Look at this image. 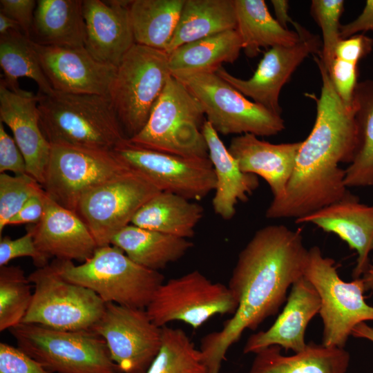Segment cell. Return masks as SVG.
Returning a JSON list of instances; mask_svg holds the SVG:
<instances>
[{"mask_svg": "<svg viewBox=\"0 0 373 373\" xmlns=\"http://www.w3.org/2000/svg\"><path fill=\"white\" fill-rule=\"evenodd\" d=\"M307 251L300 231L283 224L256 231L240 252L227 285L238 303L236 312L220 330L201 338L207 373H220L228 350L243 332L277 314L289 287L303 276Z\"/></svg>", "mask_w": 373, "mask_h": 373, "instance_id": "6da1fadb", "label": "cell"}, {"mask_svg": "<svg viewBox=\"0 0 373 373\" xmlns=\"http://www.w3.org/2000/svg\"><path fill=\"white\" fill-rule=\"evenodd\" d=\"M322 86L316 101V117L307 137L302 141L295 168L284 195L273 199L265 216L269 219L298 218L343 199L349 191L345 169L357 146L355 108H348L337 95L321 57L314 55Z\"/></svg>", "mask_w": 373, "mask_h": 373, "instance_id": "7a4b0ae2", "label": "cell"}, {"mask_svg": "<svg viewBox=\"0 0 373 373\" xmlns=\"http://www.w3.org/2000/svg\"><path fill=\"white\" fill-rule=\"evenodd\" d=\"M37 95L40 126L50 144L113 150L126 138L108 95Z\"/></svg>", "mask_w": 373, "mask_h": 373, "instance_id": "3957f363", "label": "cell"}, {"mask_svg": "<svg viewBox=\"0 0 373 373\" xmlns=\"http://www.w3.org/2000/svg\"><path fill=\"white\" fill-rule=\"evenodd\" d=\"M59 271L67 280L95 292L106 303L146 309L164 276L131 260L119 247H98L82 264L55 259Z\"/></svg>", "mask_w": 373, "mask_h": 373, "instance_id": "277c9868", "label": "cell"}, {"mask_svg": "<svg viewBox=\"0 0 373 373\" xmlns=\"http://www.w3.org/2000/svg\"><path fill=\"white\" fill-rule=\"evenodd\" d=\"M204 113L198 101L171 76L144 128L128 139L143 148L194 158H209L202 133Z\"/></svg>", "mask_w": 373, "mask_h": 373, "instance_id": "5b68a950", "label": "cell"}, {"mask_svg": "<svg viewBox=\"0 0 373 373\" xmlns=\"http://www.w3.org/2000/svg\"><path fill=\"white\" fill-rule=\"evenodd\" d=\"M171 76L165 51L135 44L124 55L108 96L127 139L146 125Z\"/></svg>", "mask_w": 373, "mask_h": 373, "instance_id": "8992f818", "label": "cell"}, {"mask_svg": "<svg viewBox=\"0 0 373 373\" xmlns=\"http://www.w3.org/2000/svg\"><path fill=\"white\" fill-rule=\"evenodd\" d=\"M9 331L17 347L51 373H120L104 339L93 330L20 323Z\"/></svg>", "mask_w": 373, "mask_h": 373, "instance_id": "52a82bcc", "label": "cell"}, {"mask_svg": "<svg viewBox=\"0 0 373 373\" xmlns=\"http://www.w3.org/2000/svg\"><path fill=\"white\" fill-rule=\"evenodd\" d=\"M198 101L218 134L269 137L285 129L281 115L247 99L216 73H173Z\"/></svg>", "mask_w": 373, "mask_h": 373, "instance_id": "ba28073f", "label": "cell"}, {"mask_svg": "<svg viewBox=\"0 0 373 373\" xmlns=\"http://www.w3.org/2000/svg\"><path fill=\"white\" fill-rule=\"evenodd\" d=\"M303 276L320 298L318 314L323 324L322 344L345 348L356 325L373 321V307L365 300L363 294L366 291L363 280H342L335 261L324 256L317 246L308 249Z\"/></svg>", "mask_w": 373, "mask_h": 373, "instance_id": "9c48e42d", "label": "cell"}, {"mask_svg": "<svg viewBox=\"0 0 373 373\" xmlns=\"http://www.w3.org/2000/svg\"><path fill=\"white\" fill-rule=\"evenodd\" d=\"M28 277L34 290L21 323L60 330H92L104 312L106 303L90 289L65 279L54 260Z\"/></svg>", "mask_w": 373, "mask_h": 373, "instance_id": "30bf717a", "label": "cell"}, {"mask_svg": "<svg viewBox=\"0 0 373 373\" xmlns=\"http://www.w3.org/2000/svg\"><path fill=\"white\" fill-rule=\"evenodd\" d=\"M160 191L141 173L130 169L83 194L75 212L97 247L108 245L131 223L139 209Z\"/></svg>", "mask_w": 373, "mask_h": 373, "instance_id": "8fae6325", "label": "cell"}, {"mask_svg": "<svg viewBox=\"0 0 373 373\" xmlns=\"http://www.w3.org/2000/svg\"><path fill=\"white\" fill-rule=\"evenodd\" d=\"M238 305L227 286L213 283L194 270L164 282L146 310L160 327L182 321L198 329L216 315H233Z\"/></svg>", "mask_w": 373, "mask_h": 373, "instance_id": "7c38bea8", "label": "cell"}, {"mask_svg": "<svg viewBox=\"0 0 373 373\" xmlns=\"http://www.w3.org/2000/svg\"><path fill=\"white\" fill-rule=\"evenodd\" d=\"M130 169L113 150L52 144L42 187L56 203L75 211L83 194Z\"/></svg>", "mask_w": 373, "mask_h": 373, "instance_id": "4fadbf2b", "label": "cell"}, {"mask_svg": "<svg viewBox=\"0 0 373 373\" xmlns=\"http://www.w3.org/2000/svg\"><path fill=\"white\" fill-rule=\"evenodd\" d=\"M113 151L129 167L141 173L161 191L196 201L216 187V175L209 158H194L136 146L127 138Z\"/></svg>", "mask_w": 373, "mask_h": 373, "instance_id": "5bb4252c", "label": "cell"}, {"mask_svg": "<svg viewBox=\"0 0 373 373\" xmlns=\"http://www.w3.org/2000/svg\"><path fill=\"white\" fill-rule=\"evenodd\" d=\"M93 331L102 336L120 373H146L162 343V329L146 309L106 303Z\"/></svg>", "mask_w": 373, "mask_h": 373, "instance_id": "9a60e30c", "label": "cell"}, {"mask_svg": "<svg viewBox=\"0 0 373 373\" xmlns=\"http://www.w3.org/2000/svg\"><path fill=\"white\" fill-rule=\"evenodd\" d=\"M299 41L293 46H277L265 52L253 76L248 79L236 77L222 66L216 73L243 95L269 111L281 115L279 96L298 66L309 55L321 54L322 41L300 25L293 23Z\"/></svg>", "mask_w": 373, "mask_h": 373, "instance_id": "2e32d148", "label": "cell"}, {"mask_svg": "<svg viewBox=\"0 0 373 373\" xmlns=\"http://www.w3.org/2000/svg\"><path fill=\"white\" fill-rule=\"evenodd\" d=\"M32 45L54 90L108 95L116 66L99 61L85 47L46 46L33 41Z\"/></svg>", "mask_w": 373, "mask_h": 373, "instance_id": "e0dca14e", "label": "cell"}, {"mask_svg": "<svg viewBox=\"0 0 373 373\" xmlns=\"http://www.w3.org/2000/svg\"><path fill=\"white\" fill-rule=\"evenodd\" d=\"M39 97L20 87L8 88L0 82V122L6 124L20 149L26 172L43 184L51 144L40 126Z\"/></svg>", "mask_w": 373, "mask_h": 373, "instance_id": "ac0fdd59", "label": "cell"}, {"mask_svg": "<svg viewBox=\"0 0 373 373\" xmlns=\"http://www.w3.org/2000/svg\"><path fill=\"white\" fill-rule=\"evenodd\" d=\"M131 1H83L84 47L99 61L117 67L135 44L129 14Z\"/></svg>", "mask_w": 373, "mask_h": 373, "instance_id": "d6986e66", "label": "cell"}, {"mask_svg": "<svg viewBox=\"0 0 373 373\" xmlns=\"http://www.w3.org/2000/svg\"><path fill=\"white\" fill-rule=\"evenodd\" d=\"M296 223H312L325 232L332 233L356 251L354 279L360 278L367 269L373 251V205L361 203L350 192L341 200L327 205Z\"/></svg>", "mask_w": 373, "mask_h": 373, "instance_id": "ffe728a7", "label": "cell"}, {"mask_svg": "<svg viewBox=\"0 0 373 373\" xmlns=\"http://www.w3.org/2000/svg\"><path fill=\"white\" fill-rule=\"evenodd\" d=\"M319 296L312 283L301 276L291 285L286 304L272 325L265 331L251 334L243 348L244 354L257 353L278 345L294 353L303 350L306 328L319 312Z\"/></svg>", "mask_w": 373, "mask_h": 373, "instance_id": "44dd1931", "label": "cell"}, {"mask_svg": "<svg viewBox=\"0 0 373 373\" xmlns=\"http://www.w3.org/2000/svg\"><path fill=\"white\" fill-rule=\"evenodd\" d=\"M30 227L37 248L50 258L84 262L98 247L76 213L58 204L47 194L42 219Z\"/></svg>", "mask_w": 373, "mask_h": 373, "instance_id": "7402d4cb", "label": "cell"}, {"mask_svg": "<svg viewBox=\"0 0 373 373\" xmlns=\"http://www.w3.org/2000/svg\"><path fill=\"white\" fill-rule=\"evenodd\" d=\"M301 143L271 144L247 133L233 137L228 149L242 171L263 178L273 199H278L284 195L292 175Z\"/></svg>", "mask_w": 373, "mask_h": 373, "instance_id": "603a6c76", "label": "cell"}, {"mask_svg": "<svg viewBox=\"0 0 373 373\" xmlns=\"http://www.w3.org/2000/svg\"><path fill=\"white\" fill-rule=\"evenodd\" d=\"M202 133L216 175L213 209L223 220H231L236 214L237 204L240 202L247 201L258 187V178L241 171L237 160L223 144L219 134L207 120L204 123Z\"/></svg>", "mask_w": 373, "mask_h": 373, "instance_id": "cb8c5ba5", "label": "cell"}, {"mask_svg": "<svg viewBox=\"0 0 373 373\" xmlns=\"http://www.w3.org/2000/svg\"><path fill=\"white\" fill-rule=\"evenodd\" d=\"M281 349L271 345L256 353L247 373H345L350 364L345 348L312 342L291 356L282 354Z\"/></svg>", "mask_w": 373, "mask_h": 373, "instance_id": "d4e9b609", "label": "cell"}, {"mask_svg": "<svg viewBox=\"0 0 373 373\" xmlns=\"http://www.w3.org/2000/svg\"><path fill=\"white\" fill-rule=\"evenodd\" d=\"M82 0H38L30 39L37 44L84 47L85 23Z\"/></svg>", "mask_w": 373, "mask_h": 373, "instance_id": "484cf974", "label": "cell"}, {"mask_svg": "<svg viewBox=\"0 0 373 373\" xmlns=\"http://www.w3.org/2000/svg\"><path fill=\"white\" fill-rule=\"evenodd\" d=\"M203 214V207L195 201L160 191L139 209L131 224L187 239L194 236Z\"/></svg>", "mask_w": 373, "mask_h": 373, "instance_id": "4316f807", "label": "cell"}, {"mask_svg": "<svg viewBox=\"0 0 373 373\" xmlns=\"http://www.w3.org/2000/svg\"><path fill=\"white\" fill-rule=\"evenodd\" d=\"M111 245L121 249L135 263L157 271L178 260L193 247L183 238L130 224L119 231Z\"/></svg>", "mask_w": 373, "mask_h": 373, "instance_id": "83f0119b", "label": "cell"}, {"mask_svg": "<svg viewBox=\"0 0 373 373\" xmlns=\"http://www.w3.org/2000/svg\"><path fill=\"white\" fill-rule=\"evenodd\" d=\"M236 28L234 0H185L166 52L169 54L184 44Z\"/></svg>", "mask_w": 373, "mask_h": 373, "instance_id": "f1b7e54d", "label": "cell"}, {"mask_svg": "<svg viewBox=\"0 0 373 373\" xmlns=\"http://www.w3.org/2000/svg\"><path fill=\"white\" fill-rule=\"evenodd\" d=\"M237 31L245 54L256 57L262 48L289 46L299 41L296 32L284 28L269 13L264 0H234Z\"/></svg>", "mask_w": 373, "mask_h": 373, "instance_id": "f546056e", "label": "cell"}, {"mask_svg": "<svg viewBox=\"0 0 373 373\" xmlns=\"http://www.w3.org/2000/svg\"><path fill=\"white\" fill-rule=\"evenodd\" d=\"M242 50L237 30H229L184 44L169 55L173 73H216L224 63H233Z\"/></svg>", "mask_w": 373, "mask_h": 373, "instance_id": "4dcf8cb0", "label": "cell"}, {"mask_svg": "<svg viewBox=\"0 0 373 373\" xmlns=\"http://www.w3.org/2000/svg\"><path fill=\"white\" fill-rule=\"evenodd\" d=\"M185 0H133L129 6L137 44L166 51Z\"/></svg>", "mask_w": 373, "mask_h": 373, "instance_id": "1f68e13d", "label": "cell"}, {"mask_svg": "<svg viewBox=\"0 0 373 373\" xmlns=\"http://www.w3.org/2000/svg\"><path fill=\"white\" fill-rule=\"evenodd\" d=\"M358 140L354 157L345 169L348 187L373 186V79L357 84L354 94Z\"/></svg>", "mask_w": 373, "mask_h": 373, "instance_id": "d6a6232c", "label": "cell"}, {"mask_svg": "<svg viewBox=\"0 0 373 373\" xmlns=\"http://www.w3.org/2000/svg\"><path fill=\"white\" fill-rule=\"evenodd\" d=\"M0 65L3 72L1 82L10 89L19 88L18 79L33 80L39 93L50 95L55 90L44 75L32 41L20 30L0 35Z\"/></svg>", "mask_w": 373, "mask_h": 373, "instance_id": "836d02e7", "label": "cell"}, {"mask_svg": "<svg viewBox=\"0 0 373 373\" xmlns=\"http://www.w3.org/2000/svg\"><path fill=\"white\" fill-rule=\"evenodd\" d=\"M160 350L146 373H207L201 354L184 330L162 327Z\"/></svg>", "mask_w": 373, "mask_h": 373, "instance_id": "e575fe53", "label": "cell"}, {"mask_svg": "<svg viewBox=\"0 0 373 373\" xmlns=\"http://www.w3.org/2000/svg\"><path fill=\"white\" fill-rule=\"evenodd\" d=\"M19 266L0 267V331L21 323L30 305L32 285Z\"/></svg>", "mask_w": 373, "mask_h": 373, "instance_id": "d590c367", "label": "cell"}, {"mask_svg": "<svg viewBox=\"0 0 373 373\" xmlns=\"http://www.w3.org/2000/svg\"><path fill=\"white\" fill-rule=\"evenodd\" d=\"M44 191L41 184L28 173H0V235L9 221L34 195Z\"/></svg>", "mask_w": 373, "mask_h": 373, "instance_id": "8d00e7d4", "label": "cell"}, {"mask_svg": "<svg viewBox=\"0 0 373 373\" xmlns=\"http://www.w3.org/2000/svg\"><path fill=\"white\" fill-rule=\"evenodd\" d=\"M344 9L343 0H313L310 12L322 31L320 57L329 72L334 59L340 37V18Z\"/></svg>", "mask_w": 373, "mask_h": 373, "instance_id": "74e56055", "label": "cell"}, {"mask_svg": "<svg viewBox=\"0 0 373 373\" xmlns=\"http://www.w3.org/2000/svg\"><path fill=\"white\" fill-rule=\"evenodd\" d=\"M30 257L37 268L49 264L50 257L42 253L37 247L32 229L28 226L26 233L17 239L8 236L0 238V267L8 265L17 258Z\"/></svg>", "mask_w": 373, "mask_h": 373, "instance_id": "f35d334b", "label": "cell"}, {"mask_svg": "<svg viewBox=\"0 0 373 373\" xmlns=\"http://www.w3.org/2000/svg\"><path fill=\"white\" fill-rule=\"evenodd\" d=\"M328 73L342 102L348 108H353L354 94L358 84L357 64L335 58Z\"/></svg>", "mask_w": 373, "mask_h": 373, "instance_id": "ab89813d", "label": "cell"}, {"mask_svg": "<svg viewBox=\"0 0 373 373\" xmlns=\"http://www.w3.org/2000/svg\"><path fill=\"white\" fill-rule=\"evenodd\" d=\"M0 373L51 372L18 347L1 342Z\"/></svg>", "mask_w": 373, "mask_h": 373, "instance_id": "60d3db41", "label": "cell"}, {"mask_svg": "<svg viewBox=\"0 0 373 373\" xmlns=\"http://www.w3.org/2000/svg\"><path fill=\"white\" fill-rule=\"evenodd\" d=\"M6 171L14 175L27 173L26 161L20 149L0 122V173Z\"/></svg>", "mask_w": 373, "mask_h": 373, "instance_id": "b9f144b4", "label": "cell"}, {"mask_svg": "<svg viewBox=\"0 0 373 373\" xmlns=\"http://www.w3.org/2000/svg\"><path fill=\"white\" fill-rule=\"evenodd\" d=\"M0 6V12L15 21L21 32L30 39L37 1L1 0Z\"/></svg>", "mask_w": 373, "mask_h": 373, "instance_id": "7bdbcfd3", "label": "cell"}, {"mask_svg": "<svg viewBox=\"0 0 373 373\" xmlns=\"http://www.w3.org/2000/svg\"><path fill=\"white\" fill-rule=\"evenodd\" d=\"M373 39L363 33L341 39L335 49V58L358 64V62L370 53Z\"/></svg>", "mask_w": 373, "mask_h": 373, "instance_id": "ee69618b", "label": "cell"}, {"mask_svg": "<svg viewBox=\"0 0 373 373\" xmlns=\"http://www.w3.org/2000/svg\"><path fill=\"white\" fill-rule=\"evenodd\" d=\"M46 196L44 190L32 195L20 211L10 219L8 225L39 223L44 213Z\"/></svg>", "mask_w": 373, "mask_h": 373, "instance_id": "f6af8a7d", "label": "cell"}, {"mask_svg": "<svg viewBox=\"0 0 373 373\" xmlns=\"http://www.w3.org/2000/svg\"><path fill=\"white\" fill-rule=\"evenodd\" d=\"M373 32V0H367L362 12L354 21L341 25V39H345L361 32Z\"/></svg>", "mask_w": 373, "mask_h": 373, "instance_id": "bcb514c9", "label": "cell"}, {"mask_svg": "<svg viewBox=\"0 0 373 373\" xmlns=\"http://www.w3.org/2000/svg\"><path fill=\"white\" fill-rule=\"evenodd\" d=\"M276 15V21L284 28L287 29L289 23H294V21L289 15V2L286 0H271Z\"/></svg>", "mask_w": 373, "mask_h": 373, "instance_id": "7dc6e473", "label": "cell"}, {"mask_svg": "<svg viewBox=\"0 0 373 373\" xmlns=\"http://www.w3.org/2000/svg\"><path fill=\"white\" fill-rule=\"evenodd\" d=\"M352 336L365 338L373 343V327L365 322L361 323L353 328Z\"/></svg>", "mask_w": 373, "mask_h": 373, "instance_id": "c3c4849f", "label": "cell"}, {"mask_svg": "<svg viewBox=\"0 0 373 373\" xmlns=\"http://www.w3.org/2000/svg\"><path fill=\"white\" fill-rule=\"evenodd\" d=\"M12 30H21L18 23L12 19L0 12V35Z\"/></svg>", "mask_w": 373, "mask_h": 373, "instance_id": "681fc988", "label": "cell"}, {"mask_svg": "<svg viewBox=\"0 0 373 373\" xmlns=\"http://www.w3.org/2000/svg\"><path fill=\"white\" fill-rule=\"evenodd\" d=\"M361 278L363 281L365 291L373 289V256L367 269Z\"/></svg>", "mask_w": 373, "mask_h": 373, "instance_id": "f907efd6", "label": "cell"}]
</instances>
